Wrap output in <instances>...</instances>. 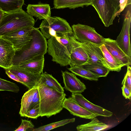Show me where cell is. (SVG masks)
Returning <instances> with one entry per match:
<instances>
[{"mask_svg":"<svg viewBox=\"0 0 131 131\" xmlns=\"http://www.w3.org/2000/svg\"><path fill=\"white\" fill-rule=\"evenodd\" d=\"M32 38L21 49L16 51L13 65H18L25 61L44 57L47 49V42L38 28L34 27Z\"/></svg>","mask_w":131,"mask_h":131,"instance_id":"1","label":"cell"},{"mask_svg":"<svg viewBox=\"0 0 131 131\" xmlns=\"http://www.w3.org/2000/svg\"><path fill=\"white\" fill-rule=\"evenodd\" d=\"M73 36V33H61L48 39L47 52L52 57V61L62 66L69 65Z\"/></svg>","mask_w":131,"mask_h":131,"instance_id":"2","label":"cell"},{"mask_svg":"<svg viewBox=\"0 0 131 131\" xmlns=\"http://www.w3.org/2000/svg\"><path fill=\"white\" fill-rule=\"evenodd\" d=\"M40 96V116L49 118L60 113L63 108L66 97L64 92L58 91L44 84L38 86Z\"/></svg>","mask_w":131,"mask_h":131,"instance_id":"3","label":"cell"},{"mask_svg":"<svg viewBox=\"0 0 131 131\" xmlns=\"http://www.w3.org/2000/svg\"><path fill=\"white\" fill-rule=\"evenodd\" d=\"M35 20L22 9L4 13L0 23V36L25 27L34 26Z\"/></svg>","mask_w":131,"mask_h":131,"instance_id":"4","label":"cell"},{"mask_svg":"<svg viewBox=\"0 0 131 131\" xmlns=\"http://www.w3.org/2000/svg\"><path fill=\"white\" fill-rule=\"evenodd\" d=\"M44 37L49 39L59 33H73L72 28L65 19L58 17L49 16L43 19L39 26Z\"/></svg>","mask_w":131,"mask_h":131,"instance_id":"5","label":"cell"},{"mask_svg":"<svg viewBox=\"0 0 131 131\" xmlns=\"http://www.w3.org/2000/svg\"><path fill=\"white\" fill-rule=\"evenodd\" d=\"M72 27L74 37L80 42H90L100 46L103 44L104 38L94 28L80 24H74Z\"/></svg>","mask_w":131,"mask_h":131,"instance_id":"6","label":"cell"},{"mask_svg":"<svg viewBox=\"0 0 131 131\" xmlns=\"http://www.w3.org/2000/svg\"><path fill=\"white\" fill-rule=\"evenodd\" d=\"M92 6L105 27L113 24L115 17L118 16L117 11L112 0H93Z\"/></svg>","mask_w":131,"mask_h":131,"instance_id":"7","label":"cell"},{"mask_svg":"<svg viewBox=\"0 0 131 131\" xmlns=\"http://www.w3.org/2000/svg\"><path fill=\"white\" fill-rule=\"evenodd\" d=\"M34 27H25L2 36L12 42L16 51H19L32 38V31Z\"/></svg>","mask_w":131,"mask_h":131,"instance_id":"8","label":"cell"},{"mask_svg":"<svg viewBox=\"0 0 131 131\" xmlns=\"http://www.w3.org/2000/svg\"><path fill=\"white\" fill-rule=\"evenodd\" d=\"M16 76L29 89L38 87L39 84L41 74L31 73L19 65H13L6 69Z\"/></svg>","mask_w":131,"mask_h":131,"instance_id":"9","label":"cell"},{"mask_svg":"<svg viewBox=\"0 0 131 131\" xmlns=\"http://www.w3.org/2000/svg\"><path fill=\"white\" fill-rule=\"evenodd\" d=\"M131 12L128 10L125 15L121 31L116 41L118 46L128 56L131 57V48L130 41Z\"/></svg>","mask_w":131,"mask_h":131,"instance_id":"10","label":"cell"},{"mask_svg":"<svg viewBox=\"0 0 131 131\" xmlns=\"http://www.w3.org/2000/svg\"><path fill=\"white\" fill-rule=\"evenodd\" d=\"M15 50L10 41L0 36V67L5 70L10 68L15 55Z\"/></svg>","mask_w":131,"mask_h":131,"instance_id":"11","label":"cell"},{"mask_svg":"<svg viewBox=\"0 0 131 131\" xmlns=\"http://www.w3.org/2000/svg\"><path fill=\"white\" fill-rule=\"evenodd\" d=\"M40 96L38 87H34L25 92L23 95L19 114L24 117L27 112L36 106L39 105Z\"/></svg>","mask_w":131,"mask_h":131,"instance_id":"12","label":"cell"},{"mask_svg":"<svg viewBox=\"0 0 131 131\" xmlns=\"http://www.w3.org/2000/svg\"><path fill=\"white\" fill-rule=\"evenodd\" d=\"M103 44L119 63L124 66H130L131 57L124 52L117 45L115 40L110 38H104Z\"/></svg>","mask_w":131,"mask_h":131,"instance_id":"13","label":"cell"},{"mask_svg":"<svg viewBox=\"0 0 131 131\" xmlns=\"http://www.w3.org/2000/svg\"><path fill=\"white\" fill-rule=\"evenodd\" d=\"M63 107L71 114L80 117L91 119L98 116L80 105L72 97L65 98L63 102Z\"/></svg>","mask_w":131,"mask_h":131,"instance_id":"14","label":"cell"},{"mask_svg":"<svg viewBox=\"0 0 131 131\" xmlns=\"http://www.w3.org/2000/svg\"><path fill=\"white\" fill-rule=\"evenodd\" d=\"M71 97L80 105L98 116L110 117L113 115L112 112L89 101L81 93H72Z\"/></svg>","mask_w":131,"mask_h":131,"instance_id":"15","label":"cell"},{"mask_svg":"<svg viewBox=\"0 0 131 131\" xmlns=\"http://www.w3.org/2000/svg\"><path fill=\"white\" fill-rule=\"evenodd\" d=\"M64 84V88L72 93H81L86 89L84 84L76 77V75L66 70L61 71Z\"/></svg>","mask_w":131,"mask_h":131,"instance_id":"16","label":"cell"},{"mask_svg":"<svg viewBox=\"0 0 131 131\" xmlns=\"http://www.w3.org/2000/svg\"><path fill=\"white\" fill-rule=\"evenodd\" d=\"M72 44L69 65L70 67L82 66L87 62L89 58L88 56L74 35L72 38Z\"/></svg>","mask_w":131,"mask_h":131,"instance_id":"17","label":"cell"},{"mask_svg":"<svg viewBox=\"0 0 131 131\" xmlns=\"http://www.w3.org/2000/svg\"><path fill=\"white\" fill-rule=\"evenodd\" d=\"M78 42L88 56L89 58L87 63L104 66L103 53L100 46L90 42L83 43L78 41Z\"/></svg>","mask_w":131,"mask_h":131,"instance_id":"18","label":"cell"},{"mask_svg":"<svg viewBox=\"0 0 131 131\" xmlns=\"http://www.w3.org/2000/svg\"><path fill=\"white\" fill-rule=\"evenodd\" d=\"M27 13L31 16L39 20L44 19L51 16L50 6L47 4H29L27 7Z\"/></svg>","mask_w":131,"mask_h":131,"instance_id":"19","label":"cell"},{"mask_svg":"<svg viewBox=\"0 0 131 131\" xmlns=\"http://www.w3.org/2000/svg\"><path fill=\"white\" fill-rule=\"evenodd\" d=\"M93 2V0H53V8L74 9L84 6H92Z\"/></svg>","mask_w":131,"mask_h":131,"instance_id":"20","label":"cell"},{"mask_svg":"<svg viewBox=\"0 0 131 131\" xmlns=\"http://www.w3.org/2000/svg\"><path fill=\"white\" fill-rule=\"evenodd\" d=\"M103 55L104 66L110 71L119 72L124 66L119 63L108 51L105 45L100 46Z\"/></svg>","mask_w":131,"mask_h":131,"instance_id":"21","label":"cell"},{"mask_svg":"<svg viewBox=\"0 0 131 131\" xmlns=\"http://www.w3.org/2000/svg\"><path fill=\"white\" fill-rule=\"evenodd\" d=\"M44 57L25 61L19 66L29 72L35 74H41L43 72Z\"/></svg>","mask_w":131,"mask_h":131,"instance_id":"22","label":"cell"},{"mask_svg":"<svg viewBox=\"0 0 131 131\" xmlns=\"http://www.w3.org/2000/svg\"><path fill=\"white\" fill-rule=\"evenodd\" d=\"M91 121L86 124L78 125V131H97L103 130L109 127V126L100 121L96 117L91 118Z\"/></svg>","mask_w":131,"mask_h":131,"instance_id":"23","label":"cell"},{"mask_svg":"<svg viewBox=\"0 0 131 131\" xmlns=\"http://www.w3.org/2000/svg\"><path fill=\"white\" fill-rule=\"evenodd\" d=\"M24 0H0V9L4 13L14 12L22 9Z\"/></svg>","mask_w":131,"mask_h":131,"instance_id":"24","label":"cell"},{"mask_svg":"<svg viewBox=\"0 0 131 131\" xmlns=\"http://www.w3.org/2000/svg\"><path fill=\"white\" fill-rule=\"evenodd\" d=\"M39 83V84H44L58 91L64 92L63 88L57 80L51 74L46 72L41 74Z\"/></svg>","mask_w":131,"mask_h":131,"instance_id":"25","label":"cell"},{"mask_svg":"<svg viewBox=\"0 0 131 131\" xmlns=\"http://www.w3.org/2000/svg\"><path fill=\"white\" fill-rule=\"evenodd\" d=\"M81 66L94 74L99 78L106 77L110 71L104 66L98 64L86 63Z\"/></svg>","mask_w":131,"mask_h":131,"instance_id":"26","label":"cell"},{"mask_svg":"<svg viewBox=\"0 0 131 131\" xmlns=\"http://www.w3.org/2000/svg\"><path fill=\"white\" fill-rule=\"evenodd\" d=\"M68 69L76 75L85 79L97 81L99 77L89 71L83 68L81 66L70 67Z\"/></svg>","mask_w":131,"mask_h":131,"instance_id":"27","label":"cell"},{"mask_svg":"<svg viewBox=\"0 0 131 131\" xmlns=\"http://www.w3.org/2000/svg\"><path fill=\"white\" fill-rule=\"evenodd\" d=\"M75 120V118L63 119L34 128L32 131H49L68 123L74 122Z\"/></svg>","mask_w":131,"mask_h":131,"instance_id":"28","label":"cell"},{"mask_svg":"<svg viewBox=\"0 0 131 131\" xmlns=\"http://www.w3.org/2000/svg\"><path fill=\"white\" fill-rule=\"evenodd\" d=\"M19 91V88L16 84L0 78V91L18 93Z\"/></svg>","mask_w":131,"mask_h":131,"instance_id":"29","label":"cell"},{"mask_svg":"<svg viewBox=\"0 0 131 131\" xmlns=\"http://www.w3.org/2000/svg\"><path fill=\"white\" fill-rule=\"evenodd\" d=\"M112 0L117 11L118 16L125 7L131 4V0Z\"/></svg>","mask_w":131,"mask_h":131,"instance_id":"30","label":"cell"},{"mask_svg":"<svg viewBox=\"0 0 131 131\" xmlns=\"http://www.w3.org/2000/svg\"><path fill=\"white\" fill-rule=\"evenodd\" d=\"M34 126L30 121L21 119V122L20 126L14 131H32L34 129Z\"/></svg>","mask_w":131,"mask_h":131,"instance_id":"31","label":"cell"},{"mask_svg":"<svg viewBox=\"0 0 131 131\" xmlns=\"http://www.w3.org/2000/svg\"><path fill=\"white\" fill-rule=\"evenodd\" d=\"M39 105L36 106L30 110L25 115L24 117L37 119L40 116Z\"/></svg>","mask_w":131,"mask_h":131,"instance_id":"32","label":"cell"},{"mask_svg":"<svg viewBox=\"0 0 131 131\" xmlns=\"http://www.w3.org/2000/svg\"><path fill=\"white\" fill-rule=\"evenodd\" d=\"M127 70L122 83V84L127 87L131 91V68L130 66H128Z\"/></svg>","mask_w":131,"mask_h":131,"instance_id":"33","label":"cell"},{"mask_svg":"<svg viewBox=\"0 0 131 131\" xmlns=\"http://www.w3.org/2000/svg\"><path fill=\"white\" fill-rule=\"evenodd\" d=\"M123 96L126 99H130L131 96V92L129 89L126 86L123 85L122 87Z\"/></svg>","mask_w":131,"mask_h":131,"instance_id":"34","label":"cell"},{"mask_svg":"<svg viewBox=\"0 0 131 131\" xmlns=\"http://www.w3.org/2000/svg\"><path fill=\"white\" fill-rule=\"evenodd\" d=\"M5 73L10 78L23 85V82L15 75L7 69H5Z\"/></svg>","mask_w":131,"mask_h":131,"instance_id":"35","label":"cell"},{"mask_svg":"<svg viewBox=\"0 0 131 131\" xmlns=\"http://www.w3.org/2000/svg\"><path fill=\"white\" fill-rule=\"evenodd\" d=\"M4 13L3 11L0 9V23Z\"/></svg>","mask_w":131,"mask_h":131,"instance_id":"36","label":"cell"}]
</instances>
